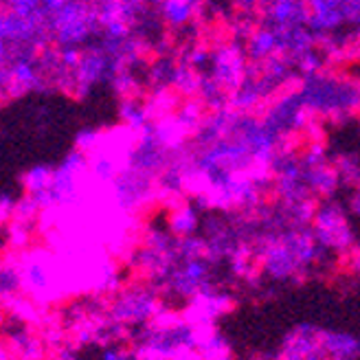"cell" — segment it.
<instances>
[{"label": "cell", "mask_w": 360, "mask_h": 360, "mask_svg": "<svg viewBox=\"0 0 360 360\" xmlns=\"http://www.w3.org/2000/svg\"><path fill=\"white\" fill-rule=\"evenodd\" d=\"M321 349L330 360H354L360 345L347 334H321Z\"/></svg>", "instance_id": "obj_1"}, {"label": "cell", "mask_w": 360, "mask_h": 360, "mask_svg": "<svg viewBox=\"0 0 360 360\" xmlns=\"http://www.w3.org/2000/svg\"><path fill=\"white\" fill-rule=\"evenodd\" d=\"M115 314H117L119 319H125V321H128V319H130V321L146 319V316L152 314V301H150V297H146V295H136V292H132V295H128V297L119 299L117 308H115Z\"/></svg>", "instance_id": "obj_2"}]
</instances>
